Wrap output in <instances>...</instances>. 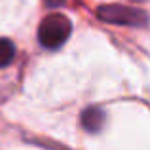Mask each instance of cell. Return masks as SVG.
Here are the masks:
<instances>
[{
    "mask_svg": "<svg viewBox=\"0 0 150 150\" xmlns=\"http://www.w3.org/2000/svg\"><path fill=\"white\" fill-rule=\"evenodd\" d=\"M70 33H72V25L69 17H65L63 13H50L48 17L42 19L38 27V40L44 48L55 50L69 40Z\"/></svg>",
    "mask_w": 150,
    "mask_h": 150,
    "instance_id": "cell-1",
    "label": "cell"
},
{
    "mask_svg": "<svg viewBox=\"0 0 150 150\" xmlns=\"http://www.w3.org/2000/svg\"><path fill=\"white\" fill-rule=\"evenodd\" d=\"M46 4L51 8H55V6H61V4H65V0H46Z\"/></svg>",
    "mask_w": 150,
    "mask_h": 150,
    "instance_id": "cell-5",
    "label": "cell"
},
{
    "mask_svg": "<svg viewBox=\"0 0 150 150\" xmlns=\"http://www.w3.org/2000/svg\"><path fill=\"white\" fill-rule=\"evenodd\" d=\"M99 17L103 21L116 23V25H127V27H144L148 23V15L141 10H133V8L125 6H101L99 8Z\"/></svg>",
    "mask_w": 150,
    "mask_h": 150,
    "instance_id": "cell-2",
    "label": "cell"
},
{
    "mask_svg": "<svg viewBox=\"0 0 150 150\" xmlns=\"http://www.w3.org/2000/svg\"><path fill=\"white\" fill-rule=\"evenodd\" d=\"M105 124V112L97 106H91V108H86L84 114H82V125H84L88 131L95 133L99 131Z\"/></svg>",
    "mask_w": 150,
    "mask_h": 150,
    "instance_id": "cell-3",
    "label": "cell"
},
{
    "mask_svg": "<svg viewBox=\"0 0 150 150\" xmlns=\"http://www.w3.org/2000/svg\"><path fill=\"white\" fill-rule=\"evenodd\" d=\"M15 57V46L8 38H0V69L8 67Z\"/></svg>",
    "mask_w": 150,
    "mask_h": 150,
    "instance_id": "cell-4",
    "label": "cell"
}]
</instances>
